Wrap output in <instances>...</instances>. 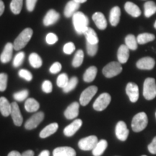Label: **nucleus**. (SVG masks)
<instances>
[{
  "label": "nucleus",
  "mask_w": 156,
  "mask_h": 156,
  "mask_svg": "<svg viewBox=\"0 0 156 156\" xmlns=\"http://www.w3.org/2000/svg\"><path fill=\"white\" fill-rule=\"evenodd\" d=\"M73 22L74 28L77 34L82 35L89 28V20L85 14L81 12H77L73 16Z\"/></svg>",
  "instance_id": "1"
},
{
  "label": "nucleus",
  "mask_w": 156,
  "mask_h": 156,
  "mask_svg": "<svg viewBox=\"0 0 156 156\" xmlns=\"http://www.w3.org/2000/svg\"><path fill=\"white\" fill-rule=\"evenodd\" d=\"M34 34V31L30 28H27L23 30L22 32L18 36L15 38L13 46L14 49L16 51H19L22 49L28 44V43L30 41L31 37Z\"/></svg>",
  "instance_id": "2"
},
{
  "label": "nucleus",
  "mask_w": 156,
  "mask_h": 156,
  "mask_svg": "<svg viewBox=\"0 0 156 156\" xmlns=\"http://www.w3.org/2000/svg\"><path fill=\"white\" fill-rule=\"evenodd\" d=\"M148 119L145 112H140L133 117L132 122V130L135 132H140L144 130L147 126Z\"/></svg>",
  "instance_id": "3"
},
{
  "label": "nucleus",
  "mask_w": 156,
  "mask_h": 156,
  "mask_svg": "<svg viewBox=\"0 0 156 156\" xmlns=\"http://www.w3.org/2000/svg\"><path fill=\"white\" fill-rule=\"evenodd\" d=\"M143 95L148 101L153 100L156 97V83L154 78L148 77L144 82Z\"/></svg>",
  "instance_id": "4"
},
{
  "label": "nucleus",
  "mask_w": 156,
  "mask_h": 156,
  "mask_svg": "<svg viewBox=\"0 0 156 156\" xmlns=\"http://www.w3.org/2000/svg\"><path fill=\"white\" fill-rule=\"evenodd\" d=\"M122 72V67L119 62H112L105 66L103 69V74L107 78L117 76Z\"/></svg>",
  "instance_id": "5"
},
{
  "label": "nucleus",
  "mask_w": 156,
  "mask_h": 156,
  "mask_svg": "<svg viewBox=\"0 0 156 156\" xmlns=\"http://www.w3.org/2000/svg\"><path fill=\"white\" fill-rule=\"evenodd\" d=\"M111 100H112L111 95L107 93H103L99 95L95 101L93 103V108L98 112L105 110L110 103Z\"/></svg>",
  "instance_id": "6"
},
{
  "label": "nucleus",
  "mask_w": 156,
  "mask_h": 156,
  "mask_svg": "<svg viewBox=\"0 0 156 156\" xmlns=\"http://www.w3.org/2000/svg\"><path fill=\"white\" fill-rule=\"evenodd\" d=\"M98 141V137L95 135H91L87 137L83 138L78 142V146L82 151H93V148L95 147Z\"/></svg>",
  "instance_id": "7"
},
{
  "label": "nucleus",
  "mask_w": 156,
  "mask_h": 156,
  "mask_svg": "<svg viewBox=\"0 0 156 156\" xmlns=\"http://www.w3.org/2000/svg\"><path fill=\"white\" fill-rule=\"evenodd\" d=\"M98 91V87L95 85L90 86L85 90L81 93L80 98V103L82 106H85L90 102L94 95L96 94Z\"/></svg>",
  "instance_id": "8"
},
{
  "label": "nucleus",
  "mask_w": 156,
  "mask_h": 156,
  "mask_svg": "<svg viewBox=\"0 0 156 156\" xmlns=\"http://www.w3.org/2000/svg\"><path fill=\"white\" fill-rule=\"evenodd\" d=\"M44 119V114L42 112H37L29 118L25 124V128L26 129L31 130L36 128Z\"/></svg>",
  "instance_id": "9"
},
{
  "label": "nucleus",
  "mask_w": 156,
  "mask_h": 156,
  "mask_svg": "<svg viewBox=\"0 0 156 156\" xmlns=\"http://www.w3.org/2000/svg\"><path fill=\"white\" fill-rule=\"evenodd\" d=\"M115 133H116V137L121 141H125L127 139L129 131L127 129L125 122L123 121H120L117 123L116 126V129H115Z\"/></svg>",
  "instance_id": "10"
},
{
  "label": "nucleus",
  "mask_w": 156,
  "mask_h": 156,
  "mask_svg": "<svg viewBox=\"0 0 156 156\" xmlns=\"http://www.w3.org/2000/svg\"><path fill=\"white\" fill-rule=\"evenodd\" d=\"M126 93L132 103H136L139 98V87L134 83H129L126 87Z\"/></svg>",
  "instance_id": "11"
},
{
  "label": "nucleus",
  "mask_w": 156,
  "mask_h": 156,
  "mask_svg": "<svg viewBox=\"0 0 156 156\" xmlns=\"http://www.w3.org/2000/svg\"><path fill=\"white\" fill-rule=\"evenodd\" d=\"M12 110H11V116L12 118L13 122H14L15 125L17 126H21L23 124V118L22 114H21L20 108L16 102H12Z\"/></svg>",
  "instance_id": "12"
},
{
  "label": "nucleus",
  "mask_w": 156,
  "mask_h": 156,
  "mask_svg": "<svg viewBox=\"0 0 156 156\" xmlns=\"http://www.w3.org/2000/svg\"><path fill=\"white\" fill-rule=\"evenodd\" d=\"M155 62L154 58L149 56L143 57L138 60L136 62V67L140 69L151 70L155 67Z\"/></svg>",
  "instance_id": "13"
},
{
  "label": "nucleus",
  "mask_w": 156,
  "mask_h": 156,
  "mask_svg": "<svg viewBox=\"0 0 156 156\" xmlns=\"http://www.w3.org/2000/svg\"><path fill=\"white\" fill-rule=\"evenodd\" d=\"M83 122L81 119H75L69 125L66 126L64 129V135L67 136H72L77 132L81 127Z\"/></svg>",
  "instance_id": "14"
},
{
  "label": "nucleus",
  "mask_w": 156,
  "mask_h": 156,
  "mask_svg": "<svg viewBox=\"0 0 156 156\" xmlns=\"http://www.w3.org/2000/svg\"><path fill=\"white\" fill-rule=\"evenodd\" d=\"M80 104L77 102H74L67 107L64 112V116L67 119H73L79 115Z\"/></svg>",
  "instance_id": "15"
},
{
  "label": "nucleus",
  "mask_w": 156,
  "mask_h": 156,
  "mask_svg": "<svg viewBox=\"0 0 156 156\" xmlns=\"http://www.w3.org/2000/svg\"><path fill=\"white\" fill-rule=\"evenodd\" d=\"M60 17V15L54 9H50L46 13V16L44 18V24L46 26L54 25L57 22Z\"/></svg>",
  "instance_id": "16"
},
{
  "label": "nucleus",
  "mask_w": 156,
  "mask_h": 156,
  "mask_svg": "<svg viewBox=\"0 0 156 156\" xmlns=\"http://www.w3.org/2000/svg\"><path fill=\"white\" fill-rule=\"evenodd\" d=\"M13 49H14V46L11 43H7L5 45L2 53L0 56V60L3 64H6L10 61L12 56Z\"/></svg>",
  "instance_id": "17"
},
{
  "label": "nucleus",
  "mask_w": 156,
  "mask_h": 156,
  "mask_svg": "<svg viewBox=\"0 0 156 156\" xmlns=\"http://www.w3.org/2000/svg\"><path fill=\"white\" fill-rule=\"evenodd\" d=\"M92 18L98 28L100 29V30H105L106 28L107 21L103 13L100 12H97L93 14Z\"/></svg>",
  "instance_id": "18"
},
{
  "label": "nucleus",
  "mask_w": 156,
  "mask_h": 156,
  "mask_svg": "<svg viewBox=\"0 0 156 156\" xmlns=\"http://www.w3.org/2000/svg\"><path fill=\"white\" fill-rule=\"evenodd\" d=\"M80 4L75 2L73 1V0L69 1V2H67V4L65 6V8H64V16L66 17H73L77 12L78 9H79L80 7Z\"/></svg>",
  "instance_id": "19"
},
{
  "label": "nucleus",
  "mask_w": 156,
  "mask_h": 156,
  "mask_svg": "<svg viewBox=\"0 0 156 156\" xmlns=\"http://www.w3.org/2000/svg\"><path fill=\"white\" fill-rule=\"evenodd\" d=\"M129 57V49L126 45H121L117 52V58L121 64H125Z\"/></svg>",
  "instance_id": "20"
},
{
  "label": "nucleus",
  "mask_w": 156,
  "mask_h": 156,
  "mask_svg": "<svg viewBox=\"0 0 156 156\" xmlns=\"http://www.w3.org/2000/svg\"><path fill=\"white\" fill-rule=\"evenodd\" d=\"M54 156H76V152L70 147H56L53 151Z\"/></svg>",
  "instance_id": "21"
},
{
  "label": "nucleus",
  "mask_w": 156,
  "mask_h": 156,
  "mask_svg": "<svg viewBox=\"0 0 156 156\" xmlns=\"http://www.w3.org/2000/svg\"><path fill=\"white\" fill-rule=\"evenodd\" d=\"M124 9L125 11L129 15H131L132 17H138L141 15V10L137 5L131 2H127L124 5Z\"/></svg>",
  "instance_id": "22"
},
{
  "label": "nucleus",
  "mask_w": 156,
  "mask_h": 156,
  "mask_svg": "<svg viewBox=\"0 0 156 156\" xmlns=\"http://www.w3.org/2000/svg\"><path fill=\"white\" fill-rule=\"evenodd\" d=\"M12 104L5 97L0 98V112L2 116L7 117L11 114Z\"/></svg>",
  "instance_id": "23"
},
{
  "label": "nucleus",
  "mask_w": 156,
  "mask_h": 156,
  "mask_svg": "<svg viewBox=\"0 0 156 156\" xmlns=\"http://www.w3.org/2000/svg\"><path fill=\"white\" fill-rule=\"evenodd\" d=\"M58 127V125L57 123H52V124H48V126L43 129L41 132H40V137L44 139V138L48 137L50 135H52L57 131Z\"/></svg>",
  "instance_id": "24"
},
{
  "label": "nucleus",
  "mask_w": 156,
  "mask_h": 156,
  "mask_svg": "<svg viewBox=\"0 0 156 156\" xmlns=\"http://www.w3.org/2000/svg\"><path fill=\"white\" fill-rule=\"evenodd\" d=\"M120 16L121 9L119 7L117 6L113 7L110 12V15H109V21L112 26H116L119 24L120 20Z\"/></svg>",
  "instance_id": "25"
},
{
  "label": "nucleus",
  "mask_w": 156,
  "mask_h": 156,
  "mask_svg": "<svg viewBox=\"0 0 156 156\" xmlns=\"http://www.w3.org/2000/svg\"><path fill=\"white\" fill-rule=\"evenodd\" d=\"M40 108V104L36 99L30 98H28L25 103V108L28 112H36Z\"/></svg>",
  "instance_id": "26"
},
{
  "label": "nucleus",
  "mask_w": 156,
  "mask_h": 156,
  "mask_svg": "<svg viewBox=\"0 0 156 156\" xmlns=\"http://www.w3.org/2000/svg\"><path fill=\"white\" fill-rule=\"evenodd\" d=\"M108 147V142L106 140H101L97 143L95 147L93 150V155L94 156H101L104 153Z\"/></svg>",
  "instance_id": "27"
},
{
  "label": "nucleus",
  "mask_w": 156,
  "mask_h": 156,
  "mask_svg": "<svg viewBox=\"0 0 156 156\" xmlns=\"http://www.w3.org/2000/svg\"><path fill=\"white\" fill-rule=\"evenodd\" d=\"M97 73V67H94V66H92V67H90L89 68H87L83 75L84 81L86 82V83H91V82H93L95 80V77H96Z\"/></svg>",
  "instance_id": "28"
},
{
  "label": "nucleus",
  "mask_w": 156,
  "mask_h": 156,
  "mask_svg": "<svg viewBox=\"0 0 156 156\" xmlns=\"http://www.w3.org/2000/svg\"><path fill=\"white\" fill-rule=\"evenodd\" d=\"M85 36V38H86L87 42L90 43V44H98V36L96 33L95 32V30H93V28H88L87 30L85 31V33L84 34Z\"/></svg>",
  "instance_id": "29"
},
{
  "label": "nucleus",
  "mask_w": 156,
  "mask_h": 156,
  "mask_svg": "<svg viewBox=\"0 0 156 156\" xmlns=\"http://www.w3.org/2000/svg\"><path fill=\"white\" fill-rule=\"evenodd\" d=\"M145 9V16L151 17L152 15L156 13V4L153 1H148L144 5Z\"/></svg>",
  "instance_id": "30"
},
{
  "label": "nucleus",
  "mask_w": 156,
  "mask_h": 156,
  "mask_svg": "<svg viewBox=\"0 0 156 156\" xmlns=\"http://www.w3.org/2000/svg\"><path fill=\"white\" fill-rule=\"evenodd\" d=\"M29 62L34 68L38 69L42 66L43 62L41 56L36 53H32L29 56Z\"/></svg>",
  "instance_id": "31"
},
{
  "label": "nucleus",
  "mask_w": 156,
  "mask_h": 156,
  "mask_svg": "<svg viewBox=\"0 0 156 156\" xmlns=\"http://www.w3.org/2000/svg\"><path fill=\"white\" fill-rule=\"evenodd\" d=\"M125 45L129 50L134 51L137 48V41L135 36L132 34H129L125 38Z\"/></svg>",
  "instance_id": "32"
},
{
  "label": "nucleus",
  "mask_w": 156,
  "mask_h": 156,
  "mask_svg": "<svg viewBox=\"0 0 156 156\" xmlns=\"http://www.w3.org/2000/svg\"><path fill=\"white\" fill-rule=\"evenodd\" d=\"M155 39V36L152 34H148V33H145V34H141L136 38V41L139 44H145L147 43L151 42Z\"/></svg>",
  "instance_id": "33"
},
{
  "label": "nucleus",
  "mask_w": 156,
  "mask_h": 156,
  "mask_svg": "<svg viewBox=\"0 0 156 156\" xmlns=\"http://www.w3.org/2000/svg\"><path fill=\"white\" fill-rule=\"evenodd\" d=\"M84 59V53L83 50H78L76 52L75 56L73 60V66L74 67L77 68L83 64Z\"/></svg>",
  "instance_id": "34"
},
{
  "label": "nucleus",
  "mask_w": 156,
  "mask_h": 156,
  "mask_svg": "<svg viewBox=\"0 0 156 156\" xmlns=\"http://www.w3.org/2000/svg\"><path fill=\"white\" fill-rule=\"evenodd\" d=\"M23 0H12L10 3L11 11L15 15H18L20 12L23 7Z\"/></svg>",
  "instance_id": "35"
},
{
  "label": "nucleus",
  "mask_w": 156,
  "mask_h": 156,
  "mask_svg": "<svg viewBox=\"0 0 156 156\" xmlns=\"http://www.w3.org/2000/svg\"><path fill=\"white\" fill-rule=\"evenodd\" d=\"M77 83H78L77 77H72L69 80V82H68L67 85L63 88L64 93H69L70 91L73 90L76 87V86H77Z\"/></svg>",
  "instance_id": "36"
},
{
  "label": "nucleus",
  "mask_w": 156,
  "mask_h": 156,
  "mask_svg": "<svg viewBox=\"0 0 156 156\" xmlns=\"http://www.w3.org/2000/svg\"><path fill=\"white\" fill-rule=\"evenodd\" d=\"M69 78L66 73H62L61 75L58 76L57 80H56V84H57L58 87H62V89L64 88L66 85H67L68 82H69Z\"/></svg>",
  "instance_id": "37"
},
{
  "label": "nucleus",
  "mask_w": 156,
  "mask_h": 156,
  "mask_svg": "<svg viewBox=\"0 0 156 156\" xmlns=\"http://www.w3.org/2000/svg\"><path fill=\"white\" fill-rule=\"evenodd\" d=\"M28 94L29 92L28 90H23L14 93L13 94V97H14V98L16 101L21 102V101H25L28 98Z\"/></svg>",
  "instance_id": "38"
},
{
  "label": "nucleus",
  "mask_w": 156,
  "mask_h": 156,
  "mask_svg": "<svg viewBox=\"0 0 156 156\" xmlns=\"http://www.w3.org/2000/svg\"><path fill=\"white\" fill-rule=\"evenodd\" d=\"M25 58V53L24 52L21 51L19 52L18 54H16V56H15L14 59H13V66L15 67H19L20 66H21L23 63Z\"/></svg>",
  "instance_id": "39"
},
{
  "label": "nucleus",
  "mask_w": 156,
  "mask_h": 156,
  "mask_svg": "<svg viewBox=\"0 0 156 156\" xmlns=\"http://www.w3.org/2000/svg\"><path fill=\"white\" fill-rule=\"evenodd\" d=\"M8 76L6 73H0V91L4 92L7 88Z\"/></svg>",
  "instance_id": "40"
},
{
  "label": "nucleus",
  "mask_w": 156,
  "mask_h": 156,
  "mask_svg": "<svg viewBox=\"0 0 156 156\" xmlns=\"http://www.w3.org/2000/svg\"><path fill=\"white\" fill-rule=\"evenodd\" d=\"M86 48L87 54L90 56H94L97 54L98 49V44H92L88 42H87L86 44Z\"/></svg>",
  "instance_id": "41"
},
{
  "label": "nucleus",
  "mask_w": 156,
  "mask_h": 156,
  "mask_svg": "<svg viewBox=\"0 0 156 156\" xmlns=\"http://www.w3.org/2000/svg\"><path fill=\"white\" fill-rule=\"evenodd\" d=\"M18 74H19L20 77L23 78V79L25 80L26 81L30 82V81L32 80L33 75H32V74H31L30 72L28 71V70L25 69H22L20 70Z\"/></svg>",
  "instance_id": "42"
},
{
  "label": "nucleus",
  "mask_w": 156,
  "mask_h": 156,
  "mask_svg": "<svg viewBox=\"0 0 156 156\" xmlns=\"http://www.w3.org/2000/svg\"><path fill=\"white\" fill-rule=\"evenodd\" d=\"M75 46L73 42H69L64 46L63 51L66 54H71L75 51Z\"/></svg>",
  "instance_id": "43"
},
{
  "label": "nucleus",
  "mask_w": 156,
  "mask_h": 156,
  "mask_svg": "<svg viewBox=\"0 0 156 156\" xmlns=\"http://www.w3.org/2000/svg\"><path fill=\"white\" fill-rule=\"evenodd\" d=\"M46 41L48 44L53 45L58 41V37L53 33H49L46 37Z\"/></svg>",
  "instance_id": "44"
},
{
  "label": "nucleus",
  "mask_w": 156,
  "mask_h": 156,
  "mask_svg": "<svg viewBox=\"0 0 156 156\" xmlns=\"http://www.w3.org/2000/svg\"><path fill=\"white\" fill-rule=\"evenodd\" d=\"M52 89V83L49 80H45L42 84V90L44 93H51Z\"/></svg>",
  "instance_id": "45"
},
{
  "label": "nucleus",
  "mask_w": 156,
  "mask_h": 156,
  "mask_svg": "<svg viewBox=\"0 0 156 156\" xmlns=\"http://www.w3.org/2000/svg\"><path fill=\"white\" fill-rule=\"evenodd\" d=\"M62 68V64L59 62H54L51 65V67H50L49 71L51 74H56L61 71Z\"/></svg>",
  "instance_id": "46"
},
{
  "label": "nucleus",
  "mask_w": 156,
  "mask_h": 156,
  "mask_svg": "<svg viewBox=\"0 0 156 156\" xmlns=\"http://www.w3.org/2000/svg\"><path fill=\"white\" fill-rule=\"evenodd\" d=\"M147 148L150 153L154 154V155H156V136L153 138L151 143L148 145Z\"/></svg>",
  "instance_id": "47"
},
{
  "label": "nucleus",
  "mask_w": 156,
  "mask_h": 156,
  "mask_svg": "<svg viewBox=\"0 0 156 156\" xmlns=\"http://www.w3.org/2000/svg\"><path fill=\"white\" fill-rule=\"evenodd\" d=\"M38 0H26V7L29 12L34 11Z\"/></svg>",
  "instance_id": "48"
},
{
  "label": "nucleus",
  "mask_w": 156,
  "mask_h": 156,
  "mask_svg": "<svg viewBox=\"0 0 156 156\" xmlns=\"http://www.w3.org/2000/svg\"><path fill=\"white\" fill-rule=\"evenodd\" d=\"M22 156H34V152L31 150H28V151H25L22 155Z\"/></svg>",
  "instance_id": "49"
},
{
  "label": "nucleus",
  "mask_w": 156,
  "mask_h": 156,
  "mask_svg": "<svg viewBox=\"0 0 156 156\" xmlns=\"http://www.w3.org/2000/svg\"><path fill=\"white\" fill-rule=\"evenodd\" d=\"M5 11V4L2 0H0V16L3 14Z\"/></svg>",
  "instance_id": "50"
},
{
  "label": "nucleus",
  "mask_w": 156,
  "mask_h": 156,
  "mask_svg": "<svg viewBox=\"0 0 156 156\" xmlns=\"http://www.w3.org/2000/svg\"><path fill=\"white\" fill-rule=\"evenodd\" d=\"M7 156H22V155H21V154L19 152L13 151H11Z\"/></svg>",
  "instance_id": "51"
},
{
  "label": "nucleus",
  "mask_w": 156,
  "mask_h": 156,
  "mask_svg": "<svg viewBox=\"0 0 156 156\" xmlns=\"http://www.w3.org/2000/svg\"><path fill=\"white\" fill-rule=\"evenodd\" d=\"M50 153L49 151H47V150H45V151H43L41 153L39 154L38 156H49Z\"/></svg>",
  "instance_id": "52"
},
{
  "label": "nucleus",
  "mask_w": 156,
  "mask_h": 156,
  "mask_svg": "<svg viewBox=\"0 0 156 156\" xmlns=\"http://www.w3.org/2000/svg\"><path fill=\"white\" fill-rule=\"evenodd\" d=\"M73 1L75 2H77V3L82 4V3H85V2H86L87 0H73Z\"/></svg>",
  "instance_id": "53"
},
{
  "label": "nucleus",
  "mask_w": 156,
  "mask_h": 156,
  "mask_svg": "<svg viewBox=\"0 0 156 156\" xmlns=\"http://www.w3.org/2000/svg\"><path fill=\"white\" fill-rule=\"evenodd\" d=\"M154 28L156 29V21L155 22V23H154Z\"/></svg>",
  "instance_id": "54"
},
{
  "label": "nucleus",
  "mask_w": 156,
  "mask_h": 156,
  "mask_svg": "<svg viewBox=\"0 0 156 156\" xmlns=\"http://www.w3.org/2000/svg\"><path fill=\"white\" fill-rule=\"evenodd\" d=\"M142 156H147V155H142Z\"/></svg>",
  "instance_id": "55"
},
{
  "label": "nucleus",
  "mask_w": 156,
  "mask_h": 156,
  "mask_svg": "<svg viewBox=\"0 0 156 156\" xmlns=\"http://www.w3.org/2000/svg\"><path fill=\"white\" fill-rule=\"evenodd\" d=\"M155 117H156V113H155Z\"/></svg>",
  "instance_id": "56"
}]
</instances>
